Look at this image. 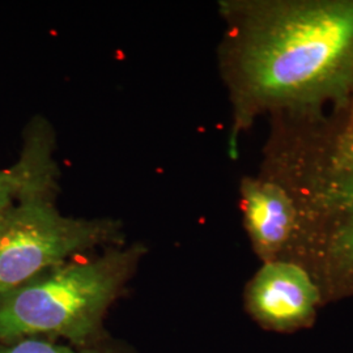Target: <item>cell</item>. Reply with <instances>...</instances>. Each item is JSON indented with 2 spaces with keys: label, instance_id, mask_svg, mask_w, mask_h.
I'll use <instances>...</instances> for the list:
<instances>
[{
  "label": "cell",
  "instance_id": "obj_1",
  "mask_svg": "<svg viewBox=\"0 0 353 353\" xmlns=\"http://www.w3.org/2000/svg\"><path fill=\"white\" fill-rule=\"evenodd\" d=\"M242 71L259 101H310L353 76V1L283 4L252 26Z\"/></svg>",
  "mask_w": 353,
  "mask_h": 353
},
{
  "label": "cell",
  "instance_id": "obj_2",
  "mask_svg": "<svg viewBox=\"0 0 353 353\" xmlns=\"http://www.w3.org/2000/svg\"><path fill=\"white\" fill-rule=\"evenodd\" d=\"M130 267V255L67 265L0 296V339L61 335L75 343L96 331Z\"/></svg>",
  "mask_w": 353,
  "mask_h": 353
},
{
  "label": "cell",
  "instance_id": "obj_3",
  "mask_svg": "<svg viewBox=\"0 0 353 353\" xmlns=\"http://www.w3.org/2000/svg\"><path fill=\"white\" fill-rule=\"evenodd\" d=\"M41 183L39 173L20 191L23 201L8 211L0 230V296L106 234L100 224L58 214L37 195Z\"/></svg>",
  "mask_w": 353,
  "mask_h": 353
},
{
  "label": "cell",
  "instance_id": "obj_4",
  "mask_svg": "<svg viewBox=\"0 0 353 353\" xmlns=\"http://www.w3.org/2000/svg\"><path fill=\"white\" fill-rule=\"evenodd\" d=\"M254 314L274 327L299 325L314 312L318 290L301 267L271 262L258 272L249 293Z\"/></svg>",
  "mask_w": 353,
  "mask_h": 353
},
{
  "label": "cell",
  "instance_id": "obj_5",
  "mask_svg": "<svg viewBox=\"0 0 353 353\" xmlns=\"http://www.w3.org/2000/svg\"><path fill=\"white\" fill-rule=\"evenodd\" d=\"M243 207L248 228L262 252H275L288 239L293 207L287 194L274 183H243Z\"/></svg>",
  "mask_w": 353,
  "mask_h": 353
},
{
  "label": "cell",
  "instance_id": "obj_6",
  "mask_svg": "<svg viewBox=\"0 0 353 353\" xmlns=\"http://www.w3.org/2000/svg\"><path fill=\"white\" fill-rule=\"evenodd\" d=\"M37 152H28L24 160L17 166L7 172H0V191L11 188H24L37 176L42 163Z\"/></svg>",
  "mask_w": 353,
  "mask_h": 353
},
{
  "label": "cell",
  "instance_id": "obj_7",
  "mask_svg": "<svg viewBox=\"0 0 353 353\" xmlns=\"http://www.w3.org/2000/svg\"><path fill=\"white\" fill-rule=\"evenodd\" d=\"M0 353H101L96 351H83L76 352L67 347L52 345L49 343H42L37 341H21L19 344L10 347H0Z\"/></svg>",
  "mask_w": 353,
  "mask_h": 353
},
{
  "label": "cell",
  "instance_id": "obj_8",
  "mask_svg": "<svg viewBox=\"0 0 353 353\" xmlns=\"http://www.w3.org/2000/svg\"><path fill=\"white\" fill-rule=\"evenodd\" d=\"M26 188V186H24ZM24 188H11V189L3 190L0 191V230L4 225L6 217L10 211V202H11V195L14 192H20Z\"/></svg>",
  "mask_w": 353,
  "mask_h": 353
},
{
  "label": "cell",
  "instance_id": "obj_9",
  "mask_svg": "<svg viewBox=\"0 0 353 353\" xmlns=\"http://www.w3.org/2000/svg\"><path fill=\"white\" fill-rule=\"evenodd\" d=\"M344 249L350 254V256L353 258V229L350 232V234L347 236L345 242H344Z\"/></svg>",
  "mask_w": 353,
  "mask_h": 353
}]
</instances>
